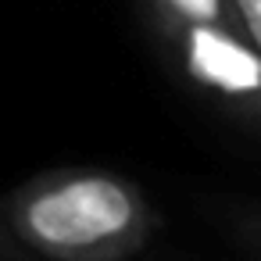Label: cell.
I'll use <instances>...</instances> for the list:
<instances>
[{"mask_svg": "<svg viewBox=\"0 0 261 261\" xmlns=\"http://www.w3.org/2000/svg\"><path fill=\"white\" fill-rule=\"evenodd\" d=\"M240 229H243V240L250 243V250L261 254V211H247L240 218Z\"/></svg>", "mask_w": 261, "mask_h": 261, "instance_id": "obj_4", "label": "cell"}, {"mask_svg": "<svg viewBox=\"0 0 261 261\" xmlns=\"http://www.w3.org/2000/svg\"><path fill=\"white\" fill-rule=\"evenodd\" d=\"M232 4H236V11H240L250 40H254V47L261 50V0H232Z\"/></svg>", "mask_w": 261, "mask_h": 261, "instance_id": "obj_3", "label": "cell"}, {"mask_svg": "<svg viewBox=\"0 0 261 261\" xmlns=\"http://www.w3.org/2000/svg\"><path fill=\"white\" fill-rule=\"evenodd\" d=\"M8 232H11V229L0 225V261H8V257L15 254V247H11V240H8Z\"/></svg>", "mask_w": 261, "mask_h": 261, "instance_id": "obj_5", "label": "cell"}, {"mask_svg": "<svg viewBox=\"0 0 261 261\" xmlns=\"http://www.w3.org/2000/svg\"><path fill=\"white\" fill-rule=\"evenodd\" d=\"M4 215L18 247L47 261H125L158 229L143 190L104 168L33 175L8 197Z\"/></svg>", "mask_w": 261, "mask_h": 261, "instance_id": "obj_1", "label": "cell"}, {"mask_svg": "<svg viewBox=\"0 0 261 261\" xmlns=\"http://www.w3.org/2000/svg\"><path fill=\"white\" fill-rule=\"evenodd\" d=\"M193 86L261 129V50L232 0H140Z\"/></svg>", "mask_w": 261, "mask_h": 261, "instance_id": "obj_2", "label": "cell"}]
</instances>
